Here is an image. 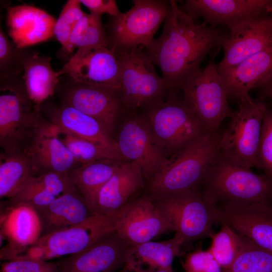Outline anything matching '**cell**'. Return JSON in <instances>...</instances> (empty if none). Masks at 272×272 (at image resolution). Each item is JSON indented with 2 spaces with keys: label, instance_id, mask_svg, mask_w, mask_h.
Listing matches in <instances>:
<instances>
[{
  "label": "cell",
  "instance_id": "cell-5",
  "mask_svg": "<svg viewBox=\"0 0 272 272\" xmlns=\"http://www.w3.org/2000/svg\"><path fill=\"white\" fill-rule=\"evenodd\" d=\"M144 109L143 118L168 158L209 132L181 100H163Z\"/></svg>",
  "mask_w": 272,
  "mask_h": 272
},
{
  "label": "cell",
  "instance_id": "cell-2",
  "mask_svg": "<svg viewBox=\"0 0 272 272\" xmlns=\"http://www.w3.org/2000/svg\"><path fill=\"white\" fill-rule=\"evenodd\" d=\"M222 131L208 132L169 158L146 183L143 195L156 200L166 195L198 188L218 157Z\"/></svg>",
  "mask_w": 272,
  "mask_h": 272
},
{
  "label": "cell",
  "instance_id": "cell-20",
  "mask_svg": "<svg viewBox=\"0 0 272 272\" xmlns=\"http://www.w3.org/2000/svg\"><path fill=\"white\" fill-rule=\"evenodd\" d=\"M130 247L114 231L60 261L58 272H115L126 264Z\"/></svg>",
  "mask_w": 272,
  "mask_h": 272
},
{
  "label": "cell",
  "instance_id": "cell-4",
  "mask_svg": "<svg viewBox=\"0 0 272 272\" xmlns=\"http://www.w3.org/2000/svg\"><path fill=\"white\" fill-rule=\"evenodd\" d=\"M133 6L117 16H110L105 26L108 48L115 54L138 47L147 48L164 22L169 2L133 0Z\"/></svg>",
  "mask_w": 272,
  "mask_h": 272
},
{
  "label": "cell",
  "instance_id": "cell-46",
  "mask_svg": "<svg viewBox=\"0 0 272 272\" xmlns=\"http://www.w3.org/2000/svg\"><path fill=\"white\" fill-rule=\"evenodd\" d=\"M269 14L272 17V7L270 9Z\"/></svg>",
  "mask_w": 272,
  "mask_h": 272
},
{
  "label": "cell",
  "instance_id": "cell-26",
  "mask_svg": "<svg viewBox=\"0 0 272 272\" xmlns=\"http://www.w3.org/2000/svg\"><path fill=\"white\" fill-rule=\"evenodd\" d=\"M36 211L42 224V235L74 226L95 214L76 186Z\"/></svg>",
  "mask_w": 272,
  "mask_h": 272
},
{
  "label": "cell",
  "instance_id": "cell-47",
  "mask_svg": "<svg viewBox=\"0 0 272 272\" xmlns=\"http://www.w3.org/2000/svg\"><path fill=\"white\" fill-rule=\"evenodd\" d=\"M87 272H92V271H87Z\"/></svg>",
  "mask_w": 272,
  "mask_h": 272
},
{
  "label": "cell",
  "instance_id": "cell-18",
  "mask_svg": "<svg viewBox=\"0 0 272 272\" xmlns=\"http://www.w3.org/2000/svg\"><path fill=\"white\" fill-rule=\"evenodd\" d=\"M42 116L60 128L100 145L124 161L113 136L97 119L49 98L36 106Z\"/></svg>",
  "mask_w": 272,
  "mask_h": 272
},
{
  "label": "cell",
  "instance_id": "cell-3",
  "mask_svg": "<svg viewBox=\"0 0 272 272\" xmlns=\"http://www.w3.org/2000/svg\"><path fill=\"white\" fill-rule=\"evenodd\" d=\"M198 188L216 206L272 203V179L235 165L219 154Z\"/></svg>",
  "mask_w": 272,
  "mask_h": 272
},
{
  "label": "cell",
  "instance_id": "cell-27",
  "mask_svg": "<svg viewBox=\"0 0 272 272\" xmlns=\"http://www.w3.org/2000/svg\"><path fill=\"white\" fill-rule=\"evenodd\" d=\"M75 187L68 173L51 172L32 176L9 201L12 204H27L38 210Z\"/></svg>",
  "mask_w": 272,
  "mask_h": 272
},
{
  "label": "cell",
  "instance_id": "cell-33",
  "mask_svg": "<svg viewBox=\"0 0 272 272\" xmlns=\"http://www.w3.org/2000/svg\"><path fill=\"white\" fill-rule=\"evenodd\" d=\"M102 47H108L102 15L85 13L71 34L64 55L70 58L76 48V52L83 53Z\"/></svg>",
  "mask_w": 272,
  "mask_h": 272
},
{
  "label": "cell",
  "instance_id": "cell-14",
  "mask_svg": "<svg viewBox=\"0 0 272 272\" xmlns=\"http://www.w3.org/2000/svg\"><path fill=\"white\" fill-rule=\"evenodd\" d=\"M115 140L122 159L141 167L146 183L168 159L157 144L143 117L134 115L127 118Z\"/></svg>",
  "mask_w": 272,
  "mask_h": 272
},
{
  "label": "cell",
  "instance_id": "cell-13",
  "mask_svg": "<svg viewBox=\"0 0 272 272\" xmlns=\"http://www.w3.org/2000/svg\"><path fill=\"white\" fill-rule=\"evenodd\" d=\"M115 222L116 232L130 246L173 231L155 202L144 195L137 197L117 213Z\"/></svg>",
  "mask_w": 272,
  "mask_h": 272
},
{
  "label": "cell",
  "instance_id": "cell-40",
  "mask_svg": "<svg viewBox=\"0 0 272 272\" xmlns=\"http://www.w3.org/2000/svg\"><path fill=\"white\" fill-rule=\"evenodd\" d=\"M60 262L39 259L20 258L1 264L2 272H58Z\"/></svg>",
  "mask_w": 272,
  "mask_h": 272
},
{
  "label": "cell",
  "instance_id": "cell-34",
  "mask_svg": "<svg viewBox=\"0 0 272 272\" xmlns=\"http://www.w3.org/2000/svg\"><path fill=\"white\" fill-rule=\"evenodd\" d=\"M211 238L208 249L223 268L229 267L247 244L249 239L225 224Z\"/></svg>",
  "mask_w": 272,
  "mask_h": 272
},
{
  "label": "cell",
  "instance_id": "cell-17",
  "mask_svg": "<svg viewBox=\"0 0 272 272\" xmlns=\"http://www.w3.org/2000/svg\"><path fill=\"white\" fill-rule=\"evenodd\" d=\"M216 225L225 224L272 252V203L215 206Z\"/></svg>",
  "mask_w": 272,
  "mask_h": 272
},
{
  "label": "cell",
  "instance_id": "cell-15",
  "mask_svg": "<svg viewBox=\"0 0 272 272\" xmlns=\"http://www.w3.org/2000/svg\"><path fill=\"white\" fill-rule=\"evenodd\" d=\"M222 47L224 56L218 71L272 47V17L265 14L239 22L229 29Z\"/></svg>",
  "mask_w": 272,
  "mask_h": 272
},
{
  "label": "cell",
  "instance_id": "cell-25",
  "mask_svg": "<svg viewBox=\"0 0 272 272\" xmlns=\"http://www.w3.org/2000/svg\"><path fill=\"white\" fill-rule=\"evenodd\" d=\"M56 20L45 11L32 6H16L7 9L9 33L20 48L51 38L54 36Z\"/></svg>",
  "mask_w": 272,
  "mask_h": 272
},
{
  "label": "cell",
  "instance_id": "cell-22",
  "mask_svg": "<svg viewBox=\"0 0 272 272\" xmlns=\"http://www.w3.org/2000/svg\"><path fill=\"white\" fill-rule=\"evenodd\" d=\"M145 186L141 167L134 162H124L99 191L96 201V214L115 217L139 196Z\"/></svg>",
  "mask_w": 272,
  "mask_h": 272
},
{
  "label": "cell",
  "instance_id": "cell-30",
  "mask_svg": "<svg viewBox=\"0 0 272 272\" xmlns=\"http://www.w3.org/2000/svg\"><path fill=\"white\" fill-rule=\"evenodd\" d=\"M124 162L102 159L82 164L69 173L94 213L96 214V201L99 191Z\"/></svg>",
  "mask_w": 272,
  "mask_h": 272
},
{
  "label": "cell",
  "instance_id": "cell-6",
  "mask_svg": "<svg viewBox=\"0 0 272 272\" xmlns=\"http://www.w3.org/2000/svg\"><path fill=\"white\" fill-rule=\"evenodd\" d=\"M266 110L263 102L253 100L249 94L238 102L222 132L219 154L223 158L243 168H259L257 151Z\"/></svg>",
  "mask_w": 272,
  "mask_h": 272
},
{
  "label": "cell",
  "instance_id": "cell-38",
  "mask_svg": "<svg viewBox=\"0 0 272 272\" xmlns=\"http://www.w3.org/2000/svg\"><path fill=\"white\" fill-rule=\"evenodd\" d=\"M257 158L259 168L272 179V111L267 109L263 120Z\"/></svg>",
  "mask_w": 272,
  "mask_h": 272
},
{
  "label": "cell",
  "instance_id": "cell-12",
  "mask_svg": "<svg viewBox=\"0 0 272 272\" xmlns=\"http://www.w3.org/2000/svg\"><path fill=\"white\" fill-rule=\"evenodd\" d=\"M55 94L59 103L97 119L113 135L124 110L118 89L98 86L60 76Z\"/></svg>",
  "mask_w": 272,
  "mask_h": 272
},
{
  "label": "cell",
  "instance_id": "cell-45",
  "mask_svg": "<svg viewBox=\"0 0 272 272\" xmlns=\"http://www.w3.org/2000/svg\"><path fill=\"white\" fill-rule=\"evenodd\" d=\"M131 272H146V271L144 268H134L132 269Z\"/></svg>",
  "mask_w": 272,
  "mask_h": 272
},
{
  "label": "cell",
  "instance_id": "cell-43",
  "mask_svg": "<svg viewBox=\"0 0 272 272\" xmlns=\"http://www.w3.org/2000/svg\"><path fill=\"white\" fill-rule=\"evenodd\" d=\"M144 269H145L146 272H174L173 270H169L163 268Z\"/></svg>",
  "mask_w": 272,
  "mask_h": 272
},
{
  "label": "cell",
  "instance_id": "cell-42",
  "mask_svg": "<svg viewBox=\"0 0 272 272\" xmlns=\"http://www.w3.org/2000/svg\"><path fill=\"white\" fill-rule=\"evenodd\" d=\"M260 88L261 89V97H268L272 100V77Z\"/></svg>",
  "mask_w": 272,
  "mask_h": 272
},
{
  "label": "cell",
  "instance_id": "cell-19",
  "mask_svg": "<svg viewBox=\"0 0 272 272\" xmlns=\"http://www.w3.org/2000/svg\"><path fill=\"white\" fill-rule=\"evenodd\" d=\"M271 0H186L182 9L193 20L201 18L208 25L230 29L250 18L269 14Z\"/></svg>",
  "mask_w": 272,
  "mask_h": 272
},
{
  "label": "cell",
  "instance_id": "cell-7",
  "mask_svg": "<svg viewBox=\"0 0 272 272\" xmlns=\"http://www.w3.org/2000/svg\"><path fill=\"white\" fill-rule=\"evenodd\" d=\"M115 231V217L95 214L74 226L42 235L22 249L16 259L44 260L80 253Z\"/></svg>",
  "mask_w": 272,
  "mask_h": 272
},
{
  "label": "cell",
  "instance_id": "cell-39",
  "mask_svg": "<svg viewBox=\"0 0 272 272\" xmlns=\"http://www.w3.org/2000/svg\"><path fill=\"white\" fill-rule=\"evenodd\" d=\"M181 263L185 272H224L210 251L202 249L201 243Z\"/></svg>",
  "mask_w": 272,
  "mask_h": 272
},
{
  "label": "cell",
  "instance_id": "cell-24",
  "mask_svg": "<svg viewBox=\"0 0 272 272\" xmlns=\"http://www.w3.org/2000/svg\"><path fill=\"white\" fill-rule=\"evenodd\" d=\"M228 99L238 102L256 88H261L272 77V47L219 71Z\"/></svg>",
  "mask_w": 272,
  "mask_h": 272
},
{
  "label": "cell",
  "instance_id": "cell-23",
  "mask_svg": "<svg viewBox=\"0 0 272 272\" xmlns=\"http://www.w3.org/2000/svg\"><path fill=\"white\" fill-rule=\"evenodd\" d=\"M10 205L1 217V236L9 242L1 250V259L6 261L34 244L42 233L41 222L35 209L24 203Z\"/></svg>",
  "mask_w": 272,
  "mask_h": 272
},
{
  "label": "cell",
  "instance_id": "cell-9",
  "mask_svg": "<svg viewBox=\"0 0 272 272\" xmlns=\"http://www.w3.org/2000/svg\"><path fill=\"white\" fill-rule=\"evenodd\" d=\"M143 48L117 54L121 66L118 90L124 110L130 112L163 100L169 91Z\"/></svg>",
  "mask_w": 272,
  "mask_h": 272
},
{
  "label": "cell",
  "instance_id": "cell-32",
  "mask_svg": "<svg viewBox=\"0 0 272 272\" xmlns=\"http://www.w3.org/2000/svg\"><path fill=\"white\" fill-rule=\"evenodd\" d=\"M27 49L19 48L0 26V90L5 91L25 86L21 77Z\"/></svg>",
  "mask_w": 272,
  "mask_h": 272
},
{
  "label": "cell",
  "instance_id": "cell-16",
  "mask_svg": "<svg viewBox=\"0 0 272 272\" xmlns=\"http://www.w3.org/2000/svg\"><path fill=\"white\" fill-rule=\"evenodd\" d=\"M119 58L107 47L86 53L76 52L58 72V75L98 86L119 89Z\"/></svg>",
  "mask_w": 272,
  "mask_h": 272
},
{
  "label": "cell",
  "instance_id": "cell-10",
  "mask_svg": "<svg viewBox=\"0 0 272 272\" xmlns=\"http://www.w3.org/2000/svg\"><path fill=\"white\" fill-rule=\"evenodd\" d=\"M154 201V200H153ZM171 223L173 231L183 239L184 246L216 233L215 206L209 202L198 188L166 195L154 200Z\"/></svg>",
  "mask_w": 272,
  "mask_h": 272
},
{
  "label": "cell",
  "instance_id": "cell-41",
  "mask_svg": "<svg viewBox=\"0 0 272 272\" xmlns=\"http://www.w3.org/2000/svg\"><path fill=\"white\" fill-rule=\"evenodd\" d=\"M81 4L85 6L90 13L101 15L106 13L114 17L119 15L120 12L114 0H80Z\"/></svg>",
  "mask_w": 272,
  "mask_h": 272
},
{
  "label": "cell",
  "instance_id": "cell-29",
  "mask_svg": "<svg viewBox=\"0 0 272 272\" xmlns=\"http://www.w3.org/2000/svg\"><path fill=\"white\" fill-rule=\"evenodd\" d=\"M183 239L178 233L168 240L162 241L152 240L130 246L128 249L126 264L130 272L134 268H163L173 270L174 258L180 255Z\"/></svg>",
  "mask_w": 272,
  "mask_h": 272
},
{
  "label": "cell",
  "instance_id": "cell-8",
  "mask_svg": "<svg viewBox=\"0 0 272 272\" xmlns=\"http://www.w3.org/2000/svg\"><path fill=\"white\" fill-rule=\"evenodd\" d=\"M180 90L183 104L209 132L220 130L223 121L233 112L224 83L213 60L187 78Z\"/></svg>",
  "mask_w": 272,
  "mask_h": 272
},
{
  "label": "cell",
  "instance_id": "cell-28",
  "mask_svg": "<svg viewBox=\"0 0 272 272\" xmlns=\"http://www.w3.org/2000/svg\"><path fill=\"white\" fill-rule=\"evenodd\" d=\"M51 58L27 49L23 61L24 79L28 95L38 106L54 94L60 77L51 65Z\"/></svg>",
  "mask_w": 272,
  "mask_h": 272
},
{
  "label": "cell",
  "instance_id": "cell-44",
  "mask_svg": "<svg viewBox=\"0 0 272 272\" xmlns=\"http://www.w3.org/2000/svg\"><path fill=\"white\" fill-rule=\"evenodd\" d=\"M116 272H130L129 269L126 264L120 270Z\"/></svg>",
  "mask_w": 272,
  "mask_h": 272
},
{
  "label": "cell",
  "instance_id": "cell-31",
  "mask_svg": "<svg viewBox=\"0 0 272 272\" xmlns=\"http://www.w3.org/2000/svg\"><path fill=\"white\" fill-rule=\"evenodd\" d=\"M34 172L26 153L0 156V197L10 199L24 186Z\"/></svg>",
  "mask_w": 272,
  "mask_h": 272
},
{
  "label": "cell",
  "instance_id": "cell-37",
  "mask_svg": "<svg viewBox=\"0 0 272 272\" xmlns=\"http://www.w3.org/2000/svg\"><path fill=\"white\" fill-rule=\"evenodd\" d=\"M80 0H69L63 6L56 20L53 35L61 45L62 52H66L71 34L81 18L85 15Z\"/></svg>",
  "mask_w": 272,
  "mask_h": 272
},
{
  "label": "cell",
  "instance_id": "cell-35",
  "mask_svg": "<svg viewBox=\"0 0 272 272\" xmlns=\"http://www.w3.org/2000/svg\"><path fill=\"white\" fill-rule=\"evenodd\" d=\"M55 126L58 138L75 159L81 164L107 158L120 160L103 147Z\"/></svg>",
  "mask_w": 272,
  "mask_h": 272
},
{
  "label": "cell",
  "instance_id": "cell-1",
  "mask_svg": "<svg viewBox=\"0 0 272 272\" xmlns=\"http://www.w3.org/2000/svg\"><path fill=\"white\" fill-rule=\"evenodd\" d=\"M169 2L162 33L145 52L161 70L168 90L174 91L200 69L207 55L222 47L228 33L205 22L196 24L176 1Z\"/></svg>",
  "mask_w": 272,
  "mask_h": 272
},
{
  "label": "cell",
  "instance_id": "cell-36",
  "mask_svg": "<svg viewBox=\"0 0 272 272\" xmlns=\"http://www.w3.org/2000/svg\"><path fill=\"white\" fill-rule=\"evenodd\" d=\"M224 272H272V252L249 239L233 263Z\"/></svg>",
  "mask_w": 272,
  "mask_h": 272
},
{
  "label": "cell",
  "instance_id": "cell-11",
  "mask_svg": "<svg viewBox=\"0 0 272 272\" xmlns=\"http://www.w3.org/2000/svg\"><path fill=\"white\" fill-rule=\"evenodd\" d=\"M44 120L27 91L1 94V153L7 155L26 153Z\"/></svg>",
  "mask_w": 272,
  "mask_h": 272
},
{
  "label": "cell",
  "instance_id": "cell-21",
  "mask_svg": "<svg viewBox=\"0 0 272 272\" xmlns=\"http://www.w3.org/2000/svg\"><path fill=\"white\" fill-rule=\"evenodd\" d=\"M25 153L32 162L34 176L51 172L69 174L82 165L58 138L55 126L45 119Z\"/></svg>",
  "mask_w": 272,
  "mask_h": 272
}]
</instances>
